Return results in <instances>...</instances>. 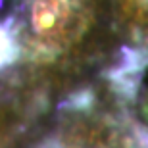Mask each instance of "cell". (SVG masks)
I'll use <instances>...</instances> for the list:
<instances>
[{"mask_svg":"<svg viewBox=\"0 0 148 148\" xmlns=\"http://www.w3.org/2000/svg\"><path fill=\"white\" fill-rule=\"evenodd\" d=\"M10 54H12V40H10V37L0 29V66L10 58Z\"/></svg>","mask_w":148,"mask_h":148,"instance_id":"obj_2","label":"cell"},{"mask_svg":"<svg viewBox=\"0 0 148 148\" xmlns=\"http://www.w3.org/2000/svg\"><path fill=\"white\" fill-rule=\"evenodd\" d=\"M67 0H35L31 10L33 29L42 37H58L69 19Z\"/></svg>","mask_w":148,"mask_h":148,"instance_id":"obj_1","label":"cell"}]
</instances>
